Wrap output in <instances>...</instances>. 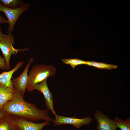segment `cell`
<instances>
[{
    "mask_svg": "<svg viewBox=\"0 0 130 130\" xmlns=\"http://www.w3.org/2000/svg\"><path fill=\"white\" fill-rule=\"evenodd\" d=\"M13 88L14 96L4 106L2 111L13 117L32 122H37L41 120L53 122V119L49 116V109H39L35 104L26 101L19 89Z\"/></svg>",
    "mask_w": 130,
    "mask_h": 130,
    "instance_id": "obj_1",
    "label": "cell"
},
{
    "mask_svg": "<svg viewBox=\"0 0 130 130\" xmlns=\"http://www.w3.org/2000/svg\"><path fill=\"white\" fill-rule=\"evenodd\" d=\"M56 72V68L51 65L42 64L33 66L29 72L26 89L28 91H32L36 85L48 77L54 76Z\"/></svg>",
    "mask_w": 130,
    "mask_h": 130,
    "instance_id": "obj_2",
    "label": "cell"
},
{
    "mask_svg": "<svg viewBox=\"0 0 130 130\" xmlns=\"http://www.w3.org/2000/svg\"><path fill=\"white\" fill-rule=\"evenodd\" d=\"M14 38L12 35H5L3 39L0 41V49L5 60L7 70L10 68V61L12 55H16L19 51H26L28 49V48L20 49H15L13 46V45L15 43Z\"/></svg>",
    "mask_w": 130,
    "mask_h": 130,
    "instance_id": "obj_3",
    "label": "cell"
},
{
    "mask_svg": "<svg viewBox=\"0 0 130 130\" xmlns=\"http://www.w3.org/2000/svg\"><path fill=\"white\" fill-rule=\"evenodd\" d=\"M30 6V4L27 3L19 7L13 9L4 6L0 3V12H4L8 19L9 26L7 34L12 35L17 20L22 13L28 9Z\"/></svg>",
    "mask_w": 130,
    "mask_h": 130,
    "instance_id": "obj_4",
    "label": "cell"
},
{
    "mask_svg": "<svg viewBox=\"0 0 130 130\" xmlns=\"http://www.w3.org/2000/svg\"><path fill=\"white\" fill-rule=\"evenodd\" d=\"M55 116V118L52 122L55 126L70 124L78 129H79L83 125L89 124L93 120L89 116L81 118H78L76 116L70 117L57 114Z\"/></svg>",
    "mask_w": 130,
    "mask_h": 130,
    "instance_id": "obj_5",
    "label": "cell"
},
{
    "mask_svg": "<svg viewBox=\"0 0 130 130\" xmlns=\"http://www.w3.org/2000/svg\"><path fill=\"white\" fill-rule=\"evenodd\" d=\"M34 60V58H31L21 74L16 78L11 79L13 87H17L19 89L23 97L26 89L28 81V70Z\"/></svg>",
    "mask_w": 130,
    "mask_h": 130,
    "instance_id": "obj_6",
    "label": "cell"
},
{
    "mask_svg": "<svg viewBox=\"0 0 130 130\" xmlns=\"http://www.w3.org/2000/svg\"><path fill=\"white\" fill-rule=\"evenodd\" d=\"M97 122V130H116L117 127L114 120L99 111H96L94 114Z\"/></svg>",
    "mask_w": 130,
    "mask_h": 130,
    "instance_id": "obj_7",
    "label": "cell"
},
{
    "mask_svg": "<svg viewBox=\"0 0 130 130\" xmlns=\"http://www.w3.org/2000/svg\"><path fill=\"white\" fill-rule=\"evenodd\" d=\"M47 79H46L36 85L34 89V90H37L42 93L45 99L46 106L47 107V109L51 110L55 116L57 114L53 108L54 101L52 94L49 89Z\"/></svg>",
    "mask_w": 130,
    "mask_h": 130,
    "instance_id": "obj_8",
    "label": "cell"
},
{
    "mask_svg": "<svg viewBox=\"0 0 130 130\" xmlns=\"http://www.w3.org/2000/svg\"><path fill=\"white\" fill-rule=\"evenodd\" d=\"M13 117L17 130H41L45 126L49 125L50 124V122L47 121L36 123L21 118Z\"/></svg>",
    "mask_w": 130,
    "mask_h": 130,
    "instance_id": "obj_9",
    "label": "cell"
},
{
    "mask_svg": "<svg viewBox=\"0 0 130 130\" xmlns=\"http://www.w3.org/2000/svg\"><path fill=\"white\" fill-rule=\"evenodd\" d=\"M24 63V61H20L12 70L7 72L5 71L0 74V84L14 89L11 79L13 78V75L23 65Z\"/></svg>",
    "mask_w": 130,
    "mask_h": 130,
    "instance_id": "obj_10",
    "label": "cell"
},
{
    "mask_svg": "<svg viewBox=\"0 0 130 130\" xmlns=\"http://www.w3.org/2000/svg\"><path fill=\"white\" fill-rule=\"evenodd\" d=\"M14 95V89L0 84V112L4 106L12 99Z\"/></svg>",
    "mask_w": 130,
    "mask_h": 130,
    "instance_id": "obj_11",
    "label": "cell"
},
{
    "mask_svg": "<svg viewBox=\"0 0 130 130\" xmlns=\"http://www.w3.org/2000/svg\"><path fill=\"white\" fill-rule=\"evenodd\" d=\"M0 130H17L13 116L9 114L0 119Z\"/></svg>",
    "mask_w": 130,
    "mask_h": 130,
    "instance_id": "obj_12",
    "label": "cell"
},
{
    "mask_svg": "<svg viewBox=\"0 0 130 130\" xmlns=\"http://www.w3.org/2000/svg\"><path fill=\"white\" fill-rule=\"evenodd\" d=\"M0 3L4 6L13 9L19 7L25 4L21 0H0Z\"/></svg>",
    "mask_w": 130,
    "mask_h": 130,
    "instance_id": "obj_13",
    "label": "cell"
},
{
    "mask_svg": "<svg viewBox=\"0 0 130 130\" xmlns=\"http://www.w3.org/2000/svg\"><path fill=\"white\" fill-rule=\"evenodd\" d=\"M100 69H106L111 70L117 68V66L114 65L108 64L98 62L94 61H87L86 65Z\"/></svg>",
    "mask_w": 130,
    "mask_h": 130,
    "instance_id": "obj_14",
    "label": "cell"
},
{
    "mask_svg": "<svg viewBox=\"0 0 130 130\" xmlns=\"http://www.w3.org/2000/svg\"><path fill=\"white\" fill-rule=\"evenodd\" d=\"M114 120L117 127L121 130H130V118L129 117L125 120L118 117H115Z\"/></svg>",
    "mask_w": 130,
    "mask_h": 130,
    "instance_id": "obj_15",
    "label": "cell"
},
{
    "mask_svg": "<svg viewBox=\"0 0 130 130\" xmlns=\"http://www.w3.org/2000/svg\"><path fill=\"white\" fill-rule=\"evenodd\" d=\"M63 63L69 65L73 69L77 66L83 64L86 65L87 61L77 58L62 59Z\"/></svg>",
    "mask_w": 130,
    "mask_h": 130,
    "instance_id": "obj_16",
    "label": "cell"
},
{
    "mask_svg": "<svg viewBox=\"0 0 130 130\" xmlns=\"http://www.w3.org/2000/svg\"><path fill=\"white\" fill-rule=\"evenodd\" d=\"M6 64L5 60L4 58L0 55V69L6 70Z\"/></svg>",
    "mask_w": 130,
    "mask_h": 130,
    "instance_id": "obj_17",
    "label": "cell"
},
{
    "mask_svg": "<svg viewBox=\"0 0 130 130\" xmlns=\"http://www.w3.org/2000/svg\"><path fill=\"white\" fill-rule=\"evenodd\" d=\"M8 20L0 15V23H8Z\"/></svg>",
    "mask_w": 130,
    "mask_h": 130,
    "instance_id": "obj_18",
    "label": "cell"
},
{
    "mask_svg": "<svg viewBox=\"0 0 130 130\" xmlns=\"http://www.w3.org/2000/svg\"><path fill=\"white\" fill-rule=\"evenodd\" d=\"M8 115H9V114L6 112L4 111H2L0 112V119Z\"/></svg>",
    "mask_w": 130,
    "mask_h": 130,
    "instance_id": "obj_19",
    "label": "cell"
},
{
    "mask_svg": "<svg viewBox=\"0 0 130 130\" xmlns=\"http://www.w3.org/2000/svg\"><path fill=\"white\" fill-rule=\"evenodd\" d=\"M5 35L3 34L2 32L1 28L0 26V41H1L3 39Z\"/></svg>",
    "mask_w": 130,
    "mask_h": 130,
    "instance_id": "obj_20",
    "label": "cell"
}]
</instances>
